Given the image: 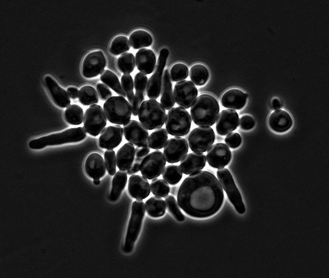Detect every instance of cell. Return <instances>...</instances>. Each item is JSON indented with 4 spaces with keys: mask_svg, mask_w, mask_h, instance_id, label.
<instances>
[{
    "mask_svg": "<svg viewBox=\"0 0 329 278\" xmlns=\"http://www.w3.org/2000/svg\"><path fill=\"white\" fill-rule=\"evenodd\" d=\"M169 51L163 48L161 50L157 60V63L153 74L150 77L146 86L147 97L151 100L157 99L160 94L163 71L169 56Z\"/></svg>",
    "mask_w": 329,
    "mask_h": 278,
    "instance_id": "12",
    "label": "cell"
},
{
    "mask_svg": "<svg viewBox=\"0 0 329 278\" xmlns=\"http://www.w3.org/2000/svg\"><path fill=\"white\" fill-rule=\"evenodd\" d=\"M78 97L79 102L85 106L96 104L99 101L97 91L90 85L83 86L79 90Z\"/></svg>",
    "mask_w": 329,
    "mask_h": 278,
    "instance_id": "35",
    "label": "cell"
},
{
    "mask_svg": "<svg viewBox=\"0 0 329 278\" xmlns=\"http://www.w3.org/2000/svg\"><path fill=\"white\" fill-rule=\"evenodd\" d=\"M209 164L214 168H220L227 165L231 159V152L225 144L217 143L211 146L206 155Z\"/></svg>",
    "mask_w": 329,
    "mask_h": 278,
    "instance_id": "17",
    "label": "cell"
},
{
    "mask_svg": "<svg viewBox=\"0 0 329 278\" xmlns=\"http://www.w3.org/2000/svg\"><path fill=\"white\" fill-rule=\"evenodd\" d=\"M246 98V94L241 90L231 88L223 94L221 102L222 106L225 108L240 110L245 106Z\"/></svg>",
    "mask_w": 329,
    "mask_h": 278,
    "instance_id": "26",
    "label": "cell"
},
{
    "mask_svg": "<svg viewBox=\"0 0 329 278\" xmlns=\"http://www.w3.org/2000/svg\"><path fill=\"white\" fill-rule=\"evenodd\" d=\"M135 60L137 69L145 74H150L154 71L156 58L151 49H142L139 50L136 54Z\"/></svg>",
    "mask_w": 329,
    "mask_h": 278,
    "instance_id": "23",
    "label": "cell"
},
{
    "mask_svg": "<svg viewBox=\"0 0 329 278\" xmlns=\"http://www.w3.org/2000/svg\"><path fill=\"white\" fill-rule=\"evenodd\" d=\"M189 76L191 80L198 86L204 85L209 78L208 68L201 64L192 65L190 69Z\"/></svg>",
    "mask_w": 329,
    "mask_h": 278,
    "instance_id": "34",
    "label": "cell"
},
{
    "mask_svg": "<svg viewBox=\"0 0 329 278\" xmlns=\"http://www.w3.org/2000/svg\"><path fill=\"white\" fill-rule=\"evenodd\" d=\"M129 40L131 46L134 49L149 47L153 41L150 34L142 29H138L132 32L129 36Z\"/></svg>",
    "mask_w": 329,
    "mask_h": 278,
    "instance_id": "32",
    "label": "cell"
},
{
    "mask_svg": "<svg viewBox=\"0 0 329 278\" xmlns=\"http://www.w3.org/2000/svg\"><path fill=\"white\" fill-rule=\"evenodd\" d=\"M187 66L181 63L174 64L170 70V77L173 81L177 82L186 79L188 76Z\"/></svg>",
    "mask_w": 329,
    "mask_h": 278,
    "instance_id": "42",
    "label": "cell"
},
{
    "mask_svg": "<svg viewBox=\"0 0 329 278\" xmlns=\"http://www.w3.org/2000/svg\"><path fill=\"white\" fill-rule=\"evenodd\" d=\"M189 147L187 141L180 136L169 139L163 146V154L169 163L179 162L188 153Z\"/></svg>",
    "mask_w": 329,
    "mask_h": 278,
    "instance_id": "16",
    "label": "cell"
},
{
    "mask_svg": "<svg viewBox=\"0 0 329 278\" xmlns=\"http://www.w3.org/2000/svg\"><path fill=\"white\" fill-rule=\"evenodd\" d=\"M140 170V164L138 163H135L131 168L127 170V173L129 175L137 173Z\"/></svg>",
    "mask_w": 329,
    "mask_h": 278,
    "instance_id": "51",
    "label": "cell"
},
{
    "mask_svg": "<svg viewBox=\"0 0 329 278\" xmlns=\"http://www.w3.org/2000/svg\"><path fill=\"white\" fill-rule=\"evenodd\" d=\"M219 111L217 99L210 94H203L196 98L192 103L190 114L195 124L211 126L215 124Z\"/></svg>",
    "mask_w": 329,
    "mask_h": 278,
    "instance_id": "2",
    "label": "cell"
},
{
    "mask_svg": "<svg viewBox=\"0 0 329 278\" xmlns=\"http://www.w3.org/2000/svg\"><path fill=\"white\" fill-rule=\"evenodd\" d=\"M145 209L151 217L157 218L163 216L166 210V203L160 197L153 196L145 202Z\"/></svg>",
    "mask_w": 329,
    "mask_h": 278,
    "instance_id": "31",
    "label": "cell"
},
{
    "mask_svg": "<svg viewBox=\"0 0 329 278\" xmlns=\"http://www.w3.org/2000/svg\"><path fill=\"white\" fill-rule=\"evenodd\" d=\"M123 129L120 125H110L105 128L99 137L100 148L111 150L118 147L122 140Z\"/></svg>",
    "mask_w": 329,
    "mask_h": 278,
    "instance_id": "19",
    "label": "cell"
},
{
    "mask_svg": "<svg viewBox=\"0 0 329 278\" xmlns=\"http://www.w3.org/2000/svg\"><path fill=\"white\" fill-rule=\"evenodd\" d=\"M100 80L118 95L126 96L118 77L112 71L108 69L104 70L101 74Z\"/></svg>",
    "mask_w": 329,
    "mask_h": 278,
    "instance_id": "33",
    "label": "cell"
},
{
    "mask_svg": "<svg viewBox=\"0 0 329 278\" xmlns=\"http://www.w3.org/2000/svg\"><path fill=\"white\" fill-rule=\"evenodd\" d=\"M165 202L169 211L179 221H183L185 217L178 205V203L172 195H168L165 197Z\"/></svg>",
    "mask_w": 329,
    "mask_h": 278,
    "instance_id": "43",
    "label": "cell"
},
{
    "mask_svg": "<svg viewBox=\"0 0 329 278\" xmlns=\"http://www.w3.org/2000/svg\"><path fill=\"white\" fill-rule=\"evenodd\" d=\"M103 108L108 120L111 123L122 125L131 118V105L122 96L111 97L104 103Z\"/></svg>",
    "mask_w": 329,
    "mask_h": 278,
    "instance_id": "5",
    "label": "cell"
},
{
    "mask_svg": "<svg viewBox=\"0 0 329 278\" xmlns=\"http://www.w3.org/2000/svg\"><path fill=\"white\" fill-rule=\"evenodd\" d=\"M150 188L153 195L163 198L168 196L170 191L168 182L161 178H154L151 181Z\"/></svg>",
    "mask_w": 329,
    "mask_h": 278,
    "instance_id": "41",
    "label": "cell"
},
{
    "mask_svg": "<svg viewBox=\"0 0 329 278\" xmlns=\"http://www.w3.org/2000/svg\"><path fill=\"white\" fill-rule=\"evenodd\" d=\"M206 158L201 153H190L180 160V167L183 173L188 175L200 170L205 167Z\"/></svg>",
    "mask_w": 329,
    "mask_h": 278,
    "instance_id": "22",
    "label": "cell"
},
{
    "mask_svg": "<svg viewBox=\"0 0 329 278\" xmlns=\"http://www.w3.org/2000/svg\"><path fill=\"white\" fill-rule=\"evenodd\" d=\"M85 168L87 174L93 179H99L106 173V165L102 156L96 152L90 154L86 158Z\"/></svg>",
    "mask_w": 329,
    "mask_h": 278,
    "instance_id": "21",
    "label": "cell"
},
{
    "mask_svg": "<svg viewBox=\"0 0 329 278\" xmlns=\"http://www.w3.org/2000/svg\"><path fill=\"white\" fill-rule=\"evenodd\" d=\"M104 159L106 168L109 175L112 176L116 172V158L115 151L107 150L104 153Z\"/></svg>",
    "mask_w": 329,
    "mask_h": 278,
    "instance_id": "45",
    "label": "cell"
},
{
    "mask_svg": "<svg viewBox=\"0 0 329 278\" xmlns=\"http://www.w3.org/2000/svg\"><path fill=\"white\" fill-rule=\"evenodd\" d=\"M178 204L188 215L198 218L217 213L224 201V192L216 176L206 170H199L186 177L180 186Z\"/></svg>",
    "mask_w": 329,
    "mask_h": 278,
    "instance_id": "1",
    "label": "cell"
},
{
    "mask_svg": "<svg viewBox=\"0 0 329 278\" xmlns=\"http://www.w3.org/2000/svg\"><path fill=\"white\" fill-rule=\"evenodd\" d=\"M83 115V109L76 104L69 106L64 112L65 118L66 121L70 124L73 125L81 124Z\"/></svg>",
    "mask_w": 329,
    "mask_h": 278,
    "instance_id": "37",
    "label": "cell"
},
{
    "mask_svg": "<svg viewBox=\"0 0 329 278\" xmlns=\"http://www.w3.org/2000/svg\"><path fill=\"white\" fill-rule=\"evenodd\" d=\"M130 49V44L127 36L118 35L111 41L109 51L113 55L117 56Z\"/></svg>",
    "mask_w": 329,
    "mask_h": 278,
    "instance_id": "39",
    "label": "cell"
},
{
    "mask_svg": "<svg viewBox=\"0 0 329 278\" xmlns=\"http://www.w3.org/2000/svg\"><path fill=\"white\" fill-rule=\"evenodd\" d=\"M122 129L125 138L130 143L137 147L147 145L149 133L141 122L130 120L123 124Z\"/></svg>",
    "mask_w": 329,
    "mask_h": 278,
    "instance_id": "15",
    "label": "cell"
},
{
    "mask_svg": "<svg viewBox=\"0 0 329 278\" xmlns=\"http://www.w3.org/2000/svg\"><path fill=\"white\" fill-rule=\"evenodd\" d=\"M238 123L239 116L236 111L230 109L223 110L217 118L216 131L219 135H225L235 130Z\"/></svg>",
    "mask_w": 329,
    "mask_h": 278,
    "instance_id": "18",
    "label": "cell"
},
{
    "mask_svg": "<svg viewBox=\"0 0 329 278\" xmlns=\"http://www.w3.org/2000/svg\"><path fill=\"white\" fill-rule=\"evenodd\" d=\"M217 175L231 203L239 213L243 214L245 211V206L229 170L225 168H219Z\"/></svg>",
    "mask_w": 329,
    "mask_h": 278,
    "instance_id": "9",
    "label": "cell"
},
{
    "mask_svg": "<svg viewBox=\"0 0 329 278\" xmlns=\"http://www.w3.org/2000/svg\"><path fill=\"white\" fill-rule=\"evenodd\" d=\"M67 92L69 96L73 99L77 98L78 95V89L74 87H69L67 88Z\"/></svg>",
    "mask_w": 329,
    "mask_h": 278,
    "instance_id": "50",
    "label": "cell"
},
{
    "mask_svg": "<svg viewBox=\"0 0 329 278\" xmlns=\"http://www.w3.org/2000/svg\"><path fill=\"white\" fill-rule=\"evenodd\" d=\"M45 80L46 85L55 103L61 108L67 107L71 103L67 92L51 77L46 76Z\"/></svg>",
    "mask_w": 329,
    "mask_h": 278,
    "instance_id": "24",
    "label": "cell"
},
{
    "mask_svg": "<svg viewBox=\"0 0 329 278\" xmlns=\"http://www.w3.org/2000/svg\"><path fill=\"white\" fill-rule=\"evenodd\" d=\"M117 65L119 70L124 74L132 72L135 67V58L132 53H125L117 59Z\"/></svg>",
    "mask_w": 329,
    "mask_h": 278,
    "instance_id": "40",
    "label": "cell"
},
{
    "mask_svg": "<svg viewBox=\"0 0 329 278\" xmlns=\"http://www.w3.org/2000/svg\"><path fill=\"white\" fill-rule=\"evenodd\" d=\"M121 84L129 103L132 105L134 99V94L133 91L134 83L132 76L129 74H123L121 77Z\"/></svg>",
    "mask_w": 329,
    "mask_h": 278,
    "instance_id": "44",
    "label": "cell"
},
{
    "mask_svg": "<svg viewBox=\"0 0 329 278\" xmlns=\"http://www.w3.org/2000/svg\"><path fill=\"white\" fill-rule=\"evenodd\" d=\"M127 174L123 170H118L114 175L109 196L111 202L116 201L119 198L127 182Z\"/></svg>",
    "mask_w": 329,
    "mask_h": 278,
    "instance_id": "30",
    "label": "cell"
},
{
    "mask_svg": "<svg viewBox=\"0 0 329 278\" xmlns=\"http://www.w3.org/2000/svg\"><path fill=\"white\" fill-rule=\"evenodd\" d=\"M147 79V76L142 72L137 73L135 76L134 86L136 92L132 105V114L134 116L138 115L140 106L144 100Z\"/></svg>",
    "mask_w": 329,
    "mask_h": 278,
    "instance_id": "27",
    "label": "cell"
},
{
    "mask_svg": "<svg viewBox=\"0 0 329 278\" xmlns=\"http://www.w3.org/2000/svg\"><path fill=\"white\" fill-rule=\"evenodd\" d=\"M183 172L178 165H169L162 171L163 178L171 185L177 184L182 178Z\"/></svg>",
    "mask_w": 329,
    "mask_h": 278,
    "instance_id": "38",
    "label": "cell"
},
{
    "mask_svg": "<svg viewBox=\"0 0 329 278\" xmlns=\"http://www.w3.org/2000/svg\"><path fill=\"white\" fill-rule=\"evenodd\" d=\"M128 189L132 197L137 200L146 198L150 193V186L145 177L132 174L129 178Z\"/></svg>",
    "mask_w": 329,
    "mask_h": 278,
    "instance_id": "20",
    "label": "cell"
},
{
    "mask_svg": "<svg viewBox=\"0 0 329 278\" xmlns=\"http://www.w3.org/2000/svg\"><path fill=\"white\" fill-rule=\"evenodd\" d=\"M215 140L213 129L207 126H199L192 129L187 141L191 150L196 153L205 152Z\"/></svg>",
    "mask_w": 329,
    "mask_h": 278,
    "instance_id": "8",
    "label": "cell"
},
{
    "mask_svg": "<svg viewBox=\"0 0 329 278\" xmlns=\"http://www.w3.org/2000/svg\"><path fill=\"white\" fill-rule=\"evenodd\" d=\"M86 135V130L83 127L71 128L60 133L33 140L29 142V146L31 149H40L47 146L76 143L84 140Z\"/></svg>",
    "mask_w": 329,
    "mask_h": 278,
    "instance_id": "3",
    "label": "cell"
},
{
    "mask_svg": "<svg viewBox=\"0 0 329 278\" xmlns=\"http://www.w3.org/2000/svg\"><path fill=\"white\" fill-rule=\"evenodd\" d=\"M255 121L250 115H244L239 119V125L241 129L245 130L251 129L254 127Z\"/></svg>",
    "mask_w": 329,
    "mask_h": 278,
    "instance_id": "47",
    "label": "cell"
},
{
    "mask_svg": "<svg viewBox=\"0 0 329 278\" xmlns=\"http://www.w3.org/2000/svg\"><path fill=\"white\" fill-rule=\"evenodd\" d=\"M93 182L95 185H99L100 183L99 179H94Z\"/></svg>",
    "mask_w": 329,
    "mask_h": 278,
    "instance_id": "53",
    "label": "cell"
},
{
    "mask_svg": "<svg viewBox=\"0 0 329 278\" xmlns=\"http://www.w3.org/2000/svg\"><path fill=\"white\" fill-rule=\"evenodd\" d=\"M140 122L148 130L161 128L164 124L166 113L163 106L155 100H147L140 106L138 113Z\"/></svg>",
    "mask_w": 329,
    "mask_h": 278,
    "instance_id": "4",
    "label": "cell"
},
{
    "mask_svg": "<svg viewBox=\"0 0 329 278\" xmlns=\"http://www.w3.org/2000/svg\"><path fill=\"white\" fill-rule=\"evenodd\" d=\"M166 164L163 153L158 150L153 151L145 156L140 164L141 174L148 179L159 177Z\"/></svg>",
    "mask_w": 329,
    "mask_h": 278,
    "instance_id": "11",
    "label": "cell"
},
{
    "mask_svg": "<svg viewBox=\"0 0 329 278\" xmlns=\"http://www.w3.org/2000/svg\"><path fill=\"white\" fill-rule=\"evenodd\" d=\"M145 212L144 203L142 200L133 202L123 247L125 253H130L134 248L140 231Z\"/></svg>",
    "mask_w": 329,
    "mask_h": 278,
    "instance_id": "6",
    "label": "cell"
},
{
    "mask_svg": "<svg viewBox=\"0 0 329 278\" xmlns=\"http://www.w3.org/2000/svg\"><path fill=\"white\" fill-rule=\"evenodd\" d=\"M84 127L86 131L92 136H97L107 124V118L102 107L92 105L85 111L84 116Z\"/></svg>",
    "mask_w": 329,
    "mask_h": 278,
    "instance_id": "10",
    "label": "cell"
},
{
    "mask_svg": "<svg viewBox=\"0 0 329 278\" xmlns=\"http://www.w3.org/2000/svg\"><path fill=\"white\" fill-rule=\"evenodd\" d=\"M225 143L232 149L238 147L241 143V137L237 132H231L226 136Z\"/></svg>",
    "mask_w": 329,
    "mask_h": 278,
    "instance_id": "46",
    "label": "cell"
},
{
    "mask_svg": "<svg viewBox=\"0 0 329 278\" xmlns=\"http://www.w3.org/2000/svg\"><path fill=\"white\" fill-rule=\"evenodd\" d=\"M106 65V57L102 51L91 52L85 57L83 61V75L88 78L95 77L103 72Z\"/></svg>",
    "mask_w": 329,
    "mask_h": 278,
    "instance_id": "13",
    "label": "cell"
},
{
    "mask_svg": "<svg viewBox=\"0 0 329 278\" xmlns=\"http://www.w3.org/2000/svg\"><path fill=\"white\" fill-rule=\"evenodd\" d=\"M160 101L163 107L167 110L171 109L175 104L173 92L172 83L168 69H165L163 73Z\"/></svg>",
    "mask_w": 329,
    "mask_h": 278,
    "instance_id": "29",
    "label": "cell"
},
{
    "mask_svg": "<svg viewBox=\"0 0 329 278\" xmlns=\"http://www.w3.org/2000/svg\"><path fill=\"white\" fill-rule=\"evenodd\" d=\"M272 105L274 109L278 110L281 107V104L277 99H274L272 102Z\"/></svg>",
    "mask_w": 329,
    "mask_h": 278,
    "instance_id": "52",
    "label": "cell"
},
{
    "mask_svg": "<svg viewBox=\"0 0 329 278\" xmlns=\"http://www.w3.org/2000/svg\"><path fill=\"white\" fill-rule=\"evenodd\" d=\"M135 155V149L132 143H127L120 148L116 153L117 166L120 170H127L131 167Z\"/></svg>",
    "mask_w": 329,
    "mask_h": 278,
    "instance_id": "28",
    "label": "cell"
},
{
    "mask_svg": "<svg viewBox=\"0 0 329 278\" xmlns=\"http://www.w3.org/2000/svg\"><path fill=\"white\" fill-rule=\"evenodd\" d=\"M168 138L167 130L164 128H158L149 135L148 145L152 149H161L163 147Z\"/></svg>",
    "mask_w": 329,
    "mask_h": 278,
    "instance_id": "36",
    "label": "cell"
},
{
    "mask_svg": "<svg viewBox=\"0 0 329 278\" xmlns=\"http://www.w3.org/2000/svg\"><path fill=\"white\" fill-rule=\"evenodd\" d=\"M150 152V147L148 145L138 147L135 149V155L137 157L141 158L146 155Z\"/></svg>",
    "mask_w": 329,
    "mask_h": 278,
    "instance_id": "49",
    "label": "cell"
},
{
    "mask_svg": "<svg viewBox=\"0 0 329 278\" xmlns=\"http://www.w3.org/2000/svg\"><path fill=\"white\" fill-rule=\"evenodd\" d=\"M271 128L277 132H283L292 126L293 121L288 112L284 110L278 109L272 112L268 119Z\"/></svg>",
    "mask_w": 329,
    "mask_h": 278,
    "instance_id": "25",
    "label": "cell"
},
{
    "mask_svg": "<svg viewBox=\"0 0 329 278\" xmlns=\"http://www.w3.org/2000/svg\"><path fill=\"white\" fill-rule=\"evenodd\" d=\"M97 90L100 99L104 101L112 96V92L109 88L102 83H98L96 86Z\"/></svg>",
    "mask_w": 329,
    "mask_h": 278,
    "instance_id": "48",
    "label": "cell"
},
{
    "mask_svg": "<svg viewBox=\"0 0 329 278\" xmlns=\"http://www.w3.org/2000/svg\"><path fill=\"white\" fill-rule=\"evenodd\" d=\"M165 126L170 135L183 136L186 135L190 129L191 118L184 108L174 107L169 110L166 115Z\"/></svg>",
    "mask_w": 329,
    "mask_h": 278,
    "instance_id": "7",
    "label": "cell"
},
{
    "mask_svg": "<svg viewBox=\"0 0 329 278\" xmlns=\"http://www.w3.org/2000/svg\"><path fill=\"white\" fill-rule=\"evenodd\" d=\"M173 95L177 105L188 109L196 99L198 90L192 82L184 80L175 84Z\"/></svg>",
    "mask_w": 329,
    "mask_h": 278,
    "instance_id": "14",
    "label": "cell"
}]
</instances>
